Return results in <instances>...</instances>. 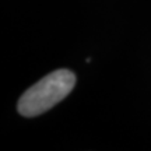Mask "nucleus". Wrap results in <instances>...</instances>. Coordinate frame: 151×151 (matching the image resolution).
Listing matches in <instances>:
<instances>
[{
	"label": "nucleus",
	"mask_w": 151,
	"mask_h": 151,
	"mask_svg": "<svg viewBox=\"0 0 151 151\" xmlns=\"http://www.w3.org/2000/svg\"><path fill=\"white\" fill-rule=\"evenodd\" d=\"M76 76L67 69H59L29 87L18 101L17 109L22 116L34 118L65 99L74 88Z\"/></svg>",
	"instance_id": "obj_1"
}]
</instances>
